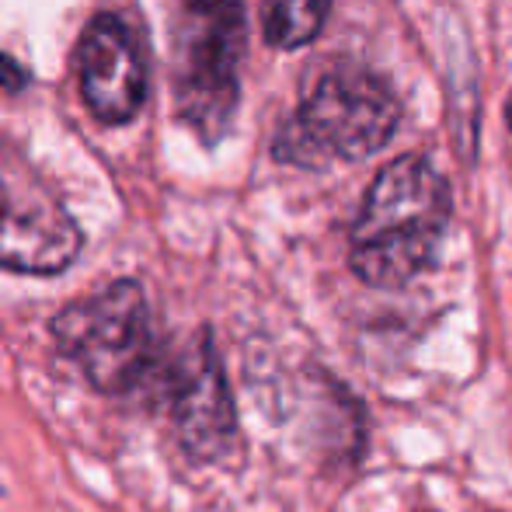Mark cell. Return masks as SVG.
<instances>
[{
  "label": "cell",
  "mask_w": 512,
  "mask_h": 512,
  "mask_svg": "<svg viewBox=\"0 0 512 512\" xmlns=\"http://www.w3.org/2000/svg\"><path fill=\"white\" fill-rule=\"evenodd\" d=\"M450 223V185L425 157H398L377 175L352 223L349 265L366 286L398 290L432 262Z\"/></svg>",
  "instance_id": "obj_1"
},
{
  "label": "cell",
  "mask_w": 512,
  "mask_h": 512,
  "mask_svg": "<svg viewBox=\"0 0 512 512\" xmlns=\"http://www.w3.org/2000/svg\"><path fill=\"white\" fill-rule=\"evenodd\" d=\"M398 119V98L377 74L338 63L310 88L297 115L283 126L276 157L300 168L363 161L391 140Z\"/></svg>",
  "instance_id": "obj_2"
},
{
  "label": "cell",
  "mask_w": 512,
  "mask_h": 512,
  "mask_svg": "<svg viewBox=\"0 0 512 512\" xmlns=\"http://www.w3.org/2000/svg\"><path fill=\"white\" fill-rule=\"evenodd\" d=\"M244 53V0H178L175 105L203 136L220 140L237 105Z\"/></svg>",
  "instance_id": "obj_3"
},
{
  "label": "cell",
  "mask_w": 512,
  "mask_h": 512,
  "mask_svg": "<svg viewBox=\"0 0 512 512\" xmlns=\"http://www.w3.org/2000/svg\"><path fill=\"white\" fill-rule=\"evenodd\" d=\"M53 335L63 356L108 394L143 384L157 359L147 300L136 283H115L98 297L67 307L53 321Z\"/></svg>",
  "instance_id": "obj_4"
},
{
  "label": "cell",
  "mask_w": 512,
  "mask_h": 512,
  "mask_svg": "<svg viewBox=\"0 0 512 512\" xmlns=\"http://www.w3.org/2000/svg\"><path fill=\"white\" fill-rule=\"evenodd\" d=\"M81 251V230L39 175L0 143V269L53 276Z\"/></svg>",
  "instance_id": "obj_5"
},
{
  "label": "cell",
  "mask_w": 512,
  "mask_h": 512,
  "mask_svg": "<svg viewBox=\"0 0 512 512\" xmlns=\"http://www.w3.org/2000/svg\"><path fill=\"white\" fill-rule=\"evenodd\" d=\"M81 95L102 122H129L147 95L143 53L129 25L115 14H98L77 46Z\"/></svg>",
  "instance_id": "obj_6"
},
{
  "label": "cell",
  "mask_w": 512,
  "mask_h": 512,
  "mask_svg": "<svg viewBox=\"0 0 512 512\" xmlns=\"http://www.w3.org/2000/svg\"><path fill=\"white\" fill-rule=\"evenodd\" d=\"M175 418L196 457H216L234 436V408L213 349H203L178 377Z\"/></svg>",
  "instance_id": "obj_7"
},
{
  "label": "cell",
  "mask_w": 512,
  "mask_h": 512,
  "mask_svg": "<svg viewBox=\"0 0 512 512\" xmlns=\"http://www.w3.org/2000/svg\"><path fill=\"white\" fill-rule=\"evenodd\" d=\"M331 0H262L265 39L279 49L307 46L321 32Z\"/></svg>",
  "instance_id": "obj_8"
},
{
  "label": "cell",
  "mask_w": 512,
  "mask_h": 512,
  "mask_svg": "<svg viewBox=\"0 0 512 512\" xmlns=\"http://www.w3.org/2000/svg\"><path fill=\"white\" fill-rule=\"evenodd\" d=\"M0 84H4V88H11V91H18L21 84H25V70L14 67L7 56H0Z\"/></svg>",
  "instance_id": "obj_9"
},
{
  "label": "cell",
  "mask_w": 512,
  "mask_h": 512,
  "mask_svg": "<svg viewBox=\"0 0 512 512\" xmlns=\"http://www.w3.org/2000/svg\"><path fill=\"white\" fill-rule=\"evenodd\" d=\"M506 115H509V129H512V98H509V108H506Z\"/></svg>",
  "instance_id": "obj_10"
}]
</instances>
